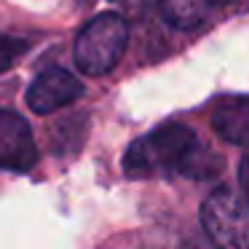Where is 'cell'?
Segmentation results:
<instances>
[{
    "label": "cell",
    "instance_id": "6da1fadb",
    "mask_svg": "<svg viewBox=\"0 0 249 249\" xmlns=\"http://www.w3.org/2000/svg\"><path fill=\"white\" fill-rule=\"evenodd\" d=\"M124 169L131 177L188 174L196 179H209L220 174L222 161L196 140L190 126L163 124L131 142L124 156Z\"/></svg>",
    "mask_w": 249,
    "mask_h": 249
},
{
    "label": "cell",
    "instance_id": "9c48e42d",
    "mask_svg": "<svg viewBox=\"0 0 249 249\" xmlns=\"http://www.w3.org/2000/svg\"><path fill=\"white\" fill-rule=\"evenodd\" d=\"M182 249H198V247H196V244H185Z\"/></svg>",
    "mask_w": 249,
    "mask_h": 249
},
{
    "label": "cell",
    "instance_id": "8992f818",
    "mask_svg": "<svg viewBox=\"0 0 249 249\" xmlns=\"http://www.w3.org/2000/svg\"><path fill=\"white\" fill-rule=\"evenodd\" d=\"M212 126L225 142L233 145H247V131H249V105L247 97H233L222 102L212 115Z\"/></svg>",
    "mask_w": 249,
    "mask_h": 249
},
{
    "label": "cell",
    "instance_id": "5b68a950",
    "mask_svg": "<svg viewBox=\"0 0 249 249\" xmlns=\"http://www.w3.org/2000/svg\"><path fill=\"white\" fill-rule=\"evenodd\" d=\"M83 94V83L62 67H49L27 89V105L38 115H49L59 107H67Z\"/></svg>",
    "mask_w": 249,
    "mask_h": 249
},
{
    "label": "cell",
    "instance_id": "7a4b0ae2",
    "mask_svg": "<svg viewBox=\"0 0 249 249\" xmlns=\"http://www.w3.org/2000/svg\"><path fill=\"white\" fill-rule=\"evenodd\" d=\"M126 43H129V24L118 14L105 11L83 24V30L75 38L72 56H75L78 70L97 78L113 70Z\"/></svg>",
    "mask_w": 249,
    "mask_h": 249
},
{
    "label": "cell",
    "instance_id": "3957f363",
    "mask_svg": "<svg viewBox=\"0 0 249 249\" xmlns=\"http://www.w3.org/2000/svg\"><path fill=\"white\" fill-rule=\"evenodd\" d=\"M201 228L217 249H249L247 198L231 188H214L201 204Z\"/></svg>",
    "mask_w": 249,
    "mask_h": 249
},
{
    "label": "cell",
    "instance_id": "30bf717a",
    "mask_svg": "<svg viewBox=\"0 0 249 249\" xmlns=\"http://www.w3.org/2000/svg\"><path fill=\"white\" fill-rule=\"evenodd\" d=\"M209 3H233V0H209Z\"/></svg>",
    "mask_w": 249,
    "mask_h": 249
},
{
    "label": "cell",
    "instance_id": "ba28073f",
    "mask_svg": "<svg viewBox=\"0 0 249 249\" xmlns=\"http://www.w3.org/2000/svg\"><path fill=\"white\" fill-rule=\"evenodd\" d=\"M27 49H30L27 40H19V38H11V35L0 33V72H6Z\"/></svg>",
    "mask_w": 249,
    "mask_h": 249
},
{
    "label": "cell",
    "instance_id": "52a82bcc",
    "mask_svg": "<svg viewBox=\"0 0 249 249\" xmlns=\"http://www.w3.org/2000/svg\"><path fill=\"white\" fill-rule=\"evenodd\" d=\"M158 6L169 24L179 30H193L204 22L209 0H158Z\"/></svg>",
    "mask_w": 249,
    "mask_h": 249
},
{
    "label": "cell",
    "instance_id": "277c9868",
    "mask_svg": "<svg viewBox=\"0 0 249 249\" xmlns=\"http://www.w3.org/2000/svg\"><path fill=\"white\" fill-rule=\"evenodd\" d=\"M38 161L30 124L14 110H0V166L11 172H30Z\"/></svg>",
    "mask_w": 249,
    "mask_h": 249
}]
</instances>
